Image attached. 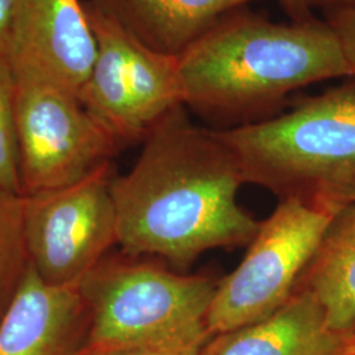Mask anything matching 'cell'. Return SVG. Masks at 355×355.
<instances>
[{
	"mask_svg": "<svg viewBox=\"0 0 355 355\" xmlns=\"http://www.w3.org/2000/svg\"><path fill=\"white\" fill-rule=\"evenodd\" d=\"M241 168L217 130L180 105L144 139L136 164L111 178L117 245L186 268L202 254L253 241L261 221L239 204Z\"/></svg>",
	"mask_w": 355,
	"mask_h": 355,
	"instance_id": "cell-1",
	"label": "cell"
},
{
	"mask_svg": "<svg viewBox=\"0 0 355 355\" xmlns=\"http://www.w3.org/2000/svg\"><path fill=\"white\" fill-rule=\"evenodd\" d=\"M178 57L184 107L234 127L271 117L297 89L350 78L325 19L275 23L246 7L223 16Z\"/></svg>",
	"mask_w": 355,
	"mask_h": 355,
	"instance_id": "cell-2",
	"label": "cell"
},
{
	"mask_svg": "<svg viewBox=\"0 0 355 355\" xmlns=\"http://www.w3.org/2000/svg\"><path fill=\"white\" fill-rule=\"evenodd\" d=\"M217 133L245 183L334 214L355 204V82L302 98L284 114Z\"/></svg>",
	"mask_w": 355,
	"mask_h": 355,
	"instance_id": "cell-3",
	"label": "cell"
},
{
	"mask_svg": "<svg viewBox=\"0 0 355 355\" xmlns=\"http://www.w3.org/2000/svg\"><path fill=\"white\" fill-rule=\"evenodd\" d=\"M218 280L104 258L79 283L89 318L80 354L211 336L207 316Z\"/></svg>",
	"mask_w": 355,
	"mask_h": 355,
	"instance_id": "cell-4",
	"label": "cell"
},
{
	"mask_svg": "<svg viewBox=\"0 0 355 355\" xmlns=\"http://www.w3.org/2000/svg\"><path fill=\"white\" fill-rule=\"evenodd\" d=\"M337 214L300 200H280L261 221L241 263L218 280L207 316L214 337L274 315L292 297Z\"/></svg>",
	"mask_w": 355,
	"mask_h": 355,
	"instance_id": "cell-5",
	"label": "cell"
},
{
	"mask_svg": "<svg viewBox=\"0 0 355 355\" xmlns=\"http://www.w3.org/2000/svg\"><path fill=\"white\" fill-rule=\"evenodd\" d=\"M98 53L76 94L119 144L144 140L183 104L179 57L154 51L91 1L86 3Z\"/></svg>",
	"mask_w": 355,
	"mask_h": 355,
	"instance_id": "cell-6",
	"label": "cell"
},
{
	"mask_svg": "<svg viewBox=\"0 0 355 355\" xmlns=\"http://www.w3.org/2000/svg\"><path fill=\"white\" fill-rule=\"evenodd\" d=\"M16 78V135L21 195L78 183L111 165L119 144L74 92Z\"/></svg>",
	"mask_w": 355,
	"mask_h": 355,
	"instance_id": "cell-7",
	"label": "cell"
},
{
	"mask_svg": "<svg viewBox=\"0 0 355 355\" xmlns=\"http://www.w3.org/2000/svg\"><path fill=\"white\" fill-rule=\"evenodd\" d=\"M111 165L57 190L24 198L29 263L51 286L79 284L117 245Z\"/></svg>",
	"mask_w": 355,
	"mask_h": 355,
	"instance_id": "cell-8",
	"label": "cell"
},
{
	"mask_svg": "<svg viewBox=\"0 0 355 355\" xmlns=\"http://www.w3.org/2000/svg\"><path fill=\"white\" fill-rule=\"evenodd\" d=\"M98 45L82 0H19L7 61L15 76H32L78 94Z\"/></svg>",
	"mask_w": 355,
	"mask_h": 355,
	"instance_id": "cell-9",
	"label": "cell"
},
{
	"mask_svg": "<svg viewBox=\"0 0 355 355\" xmlns=\"http://www.w3.org/2000/svg\"><path fill=\"white\" fill-rule=\"evenodd\" d=\"M89 325L79 284L51 286L29 267L0 320V355H80Z\"/></svg>",
	"mask_w": 355,
	"mask_h": 355,
	"instance_id": "cell-10",
	"label": "cell"
},
{
	"mask_svg": "<svg viewBox=\"0 0 355 355\" xmlns=\"http://www.w3.org/2000/svg\"><path fill=\"white\" fill-rule=\"evenodd\" d=\"M349 340L330 329L318 300L297 287L274 315L211 337L200 355H347Z\"/></svg>",
	"mask_w": 355,
	"mask_h": 355,
	"instance_id": "cell-11",
	"label": "cell"
},
{
	"mask_svg": "<svg viewBox=\"0 0 355 355\" xmlns=\"http://www.w3.org/2000/svg\"><path fill=\"white\" fill-rule=\"evenodd\" d=\"M258 0H91L154 51L180 55L232 11Z\"/></svg>",
	"mask_w": 355,
	"mask_h": 355,
	"instance_id": "cell-12",
	"label": "cell"
},
{
	"mask_svg": "<svg viewBox=\"0 0 355 355\" xmlns=\"http://www.w3.org/2000/svg\"><path fill=\"white\" fill-rule=\"evenodd\" d=\"M297 287L318 300L330 329L355 334V204L334 216Z\"/></svg>",
	"mask_w": 355,
	"mask_h": 355,
	"instance_id": "cell-13",
	"label": "cell"
},
{
	"mask_svg": "<svg viewBox=\"0 0 355 355\" xmlns=\"http://www.w3.org/2000/svg\"><path fill=\"white\" fill-rule=\"evenodd\" d=\"M31 267L24 230V198L0 186V320Z\"/></svg>",
	"mask_w": 355,
	"mask_h": 355,
	"instance_id": "cell-14",
	"label": "cell"
},
{
	"mask_svg": "<svg viewBox=\"0 0 355 355\" xmlns=\"http://www.w3.org/2000/svg\"><path fill=\"white\" fill-rule=\"evenodd\" d=\"M0 186L21 195L16 135V78L0 55Z\"/></svg>",
	"mask_w": 355,
	"mask_h": 355,
	"instance_id": "cell-15",
	"label": "cell"
},
{
	"mask_svg": "<svg viewBox=\"0 0 355 355\" xmlns=\"http://www.w3.org/2000/svg\"><path fill=\"white\" fill-rule=\"evenodd\" d=\"M209 338L211 336H200L174 343L127 346L80 355H200L204 345L209 341Z\"/></svg>",
	"mask_w": 355,
	"mask_h": 355,
	"instance_id": "cell-16",
	"label": "cell"
},
{
	"mask_svg": "<svg viewBox=\"0 0 355 355\" xmlns=\"http://www.w3.org/2000/svg\"><path fill=\"white\" fill-rule=\"evenodd\" d=\"M325 20L338 38L343 55L350 69V78L355 82V7L327 11Z\"/></svg>",
	"mask_w": 355,
	"mask_h": 355,
	"instance_id": "cell-17",
	"label": "cell"
},
{
	"mask_svg": "<svg viewBox=\"0 0 355 355\" xmlns=\"http://www.w3.org/2000/svg\"><path fill=\"white\" fill-rule=\"evenodd\" d=\"M19 0H0V55L7 60Z\"/></svg>",
	"mask_w": 355,
	"mask_h": 355,
	"instance_id": "cell-18",
	"label": "cell"
},
{
	"mask_svg": "<svg viewBox=\"0 0 355 355\" xmlns=\"http://www.w3.org/2000/svg\"><path fill=\"white\" fill-rule=\"evenodd\" d=\"M279 3L292 21H302L315 16L308 0H279Z\"/></svg>",
	"mask_w": 355,
	"mask_h": 355,
	"instance_id": "cell-19",
	"label": "cell"
},
{
	"mask_svg": "<svg viewBox=\"0 0 355 355\" xmlns=\"http://www.w3.org/2000/svg\"><path fill=\"white\" fill-rule=\"evenodd\" d=\"M312 11L315 8H320L324 12L337 10V8H347L355 7V0H308Z\"/></svg>",
	"mask_w": 355,
	"mask_h": 355,
	"instance_id": "cell-20",
	"label": "cell"
},
{
	"mask_svg": "<svg viewBox=\"0 0 355 355\" xmlns=\"http://www.w3.org/2000/svg\"><path fill=\"white\" fill-rule=\"evenodd\" d=\"M347 355H355V334H353L349 340V346H347Z\"/></svg>",
	"mask_w": 355,
	"mask_h": 355,
	"instance_id": "cell-21",
	"label": "cell"
}]
</instances>
